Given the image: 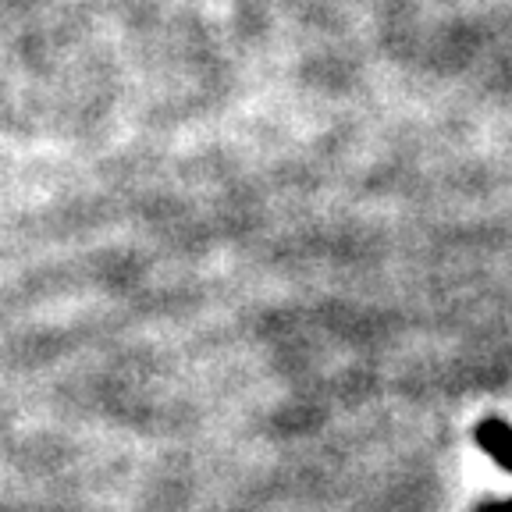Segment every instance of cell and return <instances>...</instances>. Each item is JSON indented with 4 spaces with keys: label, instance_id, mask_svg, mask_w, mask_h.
I'll use <instances>...</instances> for the list:
<instances>
[{
    "label": "cell",
    "instance_id": "obj_1",
    "mask_svg": "<svg viewBox=\"0 0 512 512\" xmlns=\"http://www.w3.org/2000/svg\"><path fill=\"white\" fill-rule=\"evenodd\" d=\"M477 441L484 448H488L491 456L498 459L502 466H509L512 470V431L505 424H498V420H488V424H480L477 427ZM484 512V509H480ZM488 512H512V502H505V505H491Z\"/></svg>",
    "mask_w": 512,
    "mask_h": 512
}]
</instances>
